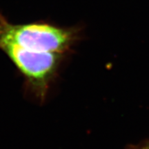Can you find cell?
<instances>
[{
	"mask_svg": "<svg viewBox=\"0 0 149 149\" xmlns=\"http://www.w3.org/2000/svg\"><path fill=\"white\" fill-rule=\"evenodd\" d=\"M75 39V33L70 29L44 22L13 24L0 14V44L65 55L71 49Z\"/></svg>",
	"mask_w": 149,
	"mask_h": 149,
	"instance_id": "obj_1",
	"label": "cell"
},
{
	"mask_svg": "<svg viewBox=\"0 0 149 149\" xmlns=\"http://www.w3.org/2000/svg\"><path fill=\"white\" fill-rule=\"evenodd\" d=\"M0 50L21 72L28 90L40 102L45 101L64 55L31 51L10 44H1Z\"/></svg>",
	"mask_w": 149,
	"mask_h": 149,
	"instance_id": "obj_2",
	"label": "cell"
},
{
	"mask_svg": "<svg viewBox=\"0 0 149 149\" xmlns=\"http://www.w3.org/2000/svg\"><path fill=\"white\" fill-rule=\"evenodd\" d=\"M138 149H149V143L148 144H146L144 146H141L140 148H139Z\"/></svg>",
	"mask_w": 149,
	"mask_h": 149,
	"instance_id": "obj_3",
	"label": "cell"
}]
</instances>
